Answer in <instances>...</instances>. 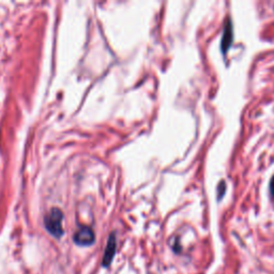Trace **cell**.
<instances>
[{
    "label": "cell",
    "instance_id": "3",
    "mask_svg": "<svg viewBox=\"0 0 274 274\" xmlns=\"http://www.w3.org/2000/svg\"><path fill=\"white\" fill-rule=\"evenodd\" d=\"M116 253V237L115 233H110L109 238L107 240V244L104 251V256H103V266H109L113 258Z\"/></svg>",
    "mask_w": 274,
    "mask_h": 274
},
{
    "label": "cell",
    "instance_id": "5",
    "mask_svg": "<svg viewBox=\"0 0 274 274\" xmlns=\"http://www.w3.org/2000/svg\"><path fill=\"white\" fill-rule=\"evenodd\" d=\"M225 191H226V183L224 181H221L219 184V199L222 198V196L224 195V193H225Z\"/></svg>",
    "mask_w": 274,
    "mask_h": 274
},
{
    "label": "cell",
    "instance_id": "2",
    "mask_svg": "<svg viewBox=\"0 0 274 274\" xmlns=\"http://www.w3.org/2000/svg\"><path fill=\"white\" fill-rule=\"evenodd\" d=\"M74 242L77 245L82 246H88L94 243L95 241V234L91 227L89 226H82L74 234L73 238Z\"/></svg>",
    "mask_w": 274,
    "mask_h": 274
},
{
    "label": "cell",
    "instance_id": "1",
    "mask_svg": "<svg viewBox=\"0 0 274 274\" xmlns=\"http://www.w3.org/2000/svg\"><path fill=\"white\" fill-rule=\"evenodd\" d=\"M62 221H64V213L59 208H53L44 218V225L46 230L56 238H60L64 234V227H62Z\"/></svg>",
    "mask_w": 274,
    "mask_h": 274
},
{
    "label": "cell",
    "instance_id": "4",
    "mask_svg": "<svg viewBox=\"0 0 274 274\" xmlns=\"http://www.w3.org/2000/svg\"><path fill=\"white\" fill-rule=\"evenodd\" d=\"M232 38H233V34H232V24L229 19H227L226 25H225V28H224V32H223V38H222V51L224 53H226L228 51V48L230 47L231 43H232Z\"/></svg>",
    "mask_w": 274,
    "mask_h": 274
},
{
    "label": "cell",
    "instance_id": "6",
    "mask_svg": "<svg viewBox=\"0 0 274 274\" xmlns=\"http://www.w3.org/2000/svg\"><path fill=\"white\" fill-rule=\"evenodd\" d=\"M270 193L274 197V177L272 178V180L270 182Z\"/></svg>",
    "mask_w": 274,
    "mask_h": 274
}]
</instances>
